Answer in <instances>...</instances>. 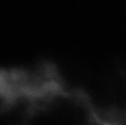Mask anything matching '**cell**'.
<instances>
[{"label":"cell","mask_w":126,"mask_h":125,"mask_svg":"<svg viewBox=\"0 0 126 125\" xmlns=\"http://www.w3.org/2000/svg\"><path fill=\"white\" fill-rule=\"evenodd\" d=\"M48 93V83L20 69L0 68V114L33 109Z\"/></svg>","instance_id":"1"}]
</instances>
